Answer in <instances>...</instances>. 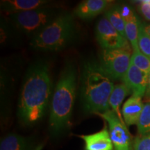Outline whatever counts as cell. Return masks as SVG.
I'll return each instance as SVG.
<instances>
[{"instance_id":"1","label":"cell","mask_w":150,"mask_h":150,"mask_svg":"<svg viewBox=\"0 0 150 150\" xmlns=\"http://www.w3.org/2000/svg\"><path fill=\"white\" fill-rule=\"evenodd\" d=\"M52 93V80L48 65H33L26 74L20 91L18 116L24 125L31 126L45 113Z\"/></svg>"},{"instance_id":"2","label":"cell","mask_w":150,"mask_h":150,"mask_svg":"<svg viewBox=\"0 0 150 150\" xmlns=\"http://www.w3.org/2000/svg\"><path fill=\"white\" fill-rule=\"evenodd\" d=\"M76 88V68L68 63L62 71L52 97L49 119L52 136H59L70 127Z\"/></svg>"},{"instance_id":"3","label":"cell","mask_w":150,"mask_h":150,"mask_svg":"<svg viewBox=\"0 0 150 150\" xmlns=\"http://www.w3.org/2000/svg\"><path fill=\"white\" fill-rule=\"evenodd\" d=\"M112 79L98 64L87 63L81 76V101L86 112L98 115L109 108V99L114 88Z\"/></svg>"},{"instance_id":"4","label":"cell","mask_w":150,"mask_h":150,"mask_svg":"<svg viewBox=\"0 0 150 150\" xmlns=\"http://www.w3.org/2000/svg\"><path fill=\"white\" fill-rule=\"evenodd\" d=\"M74 33L73 16L70 13L63 12L35 34L31 40L30 45L39 51H59L70 44Z\"/></svg>"},{"instance_id":"5","label":"cell","mask_w":150,"mask_h":150,"mask_svg":"<svg viewBox=\"0 0 150 150\" xmlns=\"http://www.w3.org/2000/svg\"><path fill=\"white\" fill-rule=\"evenodd\" d=\"M63 13L61 8L47 5L34 10L13 13L11 20L19 31L34 36Z\"/></svg>"},{"instance_id":"6","label":"cell","mask_w":150,"mask_h":150,"mask_svg":"<svg viewBox=\"0 0 150 150\" xmlns=\"http://www.w3.org/2000/svg\"><path fill=\"white\" fill-rule=\"evenodd\" d=\"M130 47L103 50L99 57V66L111 79L122 80L131 63Z\"/></svg>"},{"instance_id":"7","label":"cell","mask_w":150,"mask_h":150,"mask_svg":"<svg viewBox=\"0 0 150 150\" xmlns=\"http://www.w3.org/2000/svg\"><path fill=\"white\" fill-rule=\"evenodd\" d=\"M98 115L108 123L114 150H132V137L125 122L122 121L111 109L99 113Z\"/></svg>"},{"instance_id":"8","label":"cell","mask_w":150,"mask_h":150,"mask_svg":"<svg viewBox=\"0 0 150 150\" xmlns=\"http://www.w3.org/2000/svg\"><path fill=\"white\" fill-rule=\"evenodd\" d=\"M95 35L97 42L103 50L130 47L128 40L118 32L106 18H101L97 22Z\"/></svg>"},{"instance_id":"9","label":"cell","mask_w":150,"mask_h":150,"mask_svg":"<svg viewBox=\"0 0 150 150\" xmlns=\"http://www.w3.org/2000/svg\"><path fill=\"white\" fill-rule=\"evenodd\" d=\"M148 75L135 66L131 61L128 70L122 81L129 88L132 95L142 98L147 90Z\"/></svg>"},{"instance_id":"10","label":"cell","mask_w":150,"mask_h":150,"mask_svg":"<svg viewBox=\"0 0 150 150\" xmlns=\"http://www.w3.org/2000/svg\"><path fill=\"white\" fill-rule=\"evenodd\" d=\"M112 2L110 0H85L76 7L74 14L82 20H91L107 11Z\"/></svg>"},{"instance_id":"11","label":"cell","mask_w":150,"mask_h":150,"mask_svg":"<svg viewBox=\"0 0 150 150\" xmlns=\"http://www.w3.org/2000/svg\"><path fill=\"white\" fill-rule=\"evenodd\" d=\"M84 141V150H114L109 130L104 127L98 132L80 136Z\"/></svg>"},{"instance_id":"12","label":"cell","mask_w":150,"mask_h":150,"mask_svg":"<svg viewBox=\"0 0 150 150\" xmlns=\"http://www.w3.org/2000/svg\"><path fill=\"white\" fill-rule=\"evenodd\" d=\"M121 11L125 22V33L127 40L130 42L133 50H140L138 44V37L140 22L130 7L124 6L121 8Z\"/></svg>"},{"instance_id":"13","label":"cell","mask_w":150,"mask_h":150,"mask_svg":"<svg viewBox=\"0 0 150 150\" xmlns=\"http://www.w3.org/2000/svg\"><path fill=\"white\" fill-rule=\"evenodd\" d=\"M42 145H37L30 138L16 134H10L2 138L0 150H41Z\"/></svg>"},{"instance_id":"14","label":"cell","mask_w":150,"mask_h":150,"mask_svg":"<svg viewBox=\"0 0 150 150\" xmlns=\"http://www.w3.org/2000/svg\"><path fill=\"white\" fill-rule=\"evenodd\" d=\"M46 0H5L1 1V8L10 14L34 10L50 4Z\"/></svg>"},{"instance_id":"15","label":"cell","mask_w":150,"mask_h":150,"mask_svg":"<svg viewBox=\"0 0 150 150\" xmlns=\"http://www.w3.org/2000/svg\"><path fill=\"white\" fill-rule=\"evenodd\" d=\"M141 99L140 97L131 95L124 104L122 108V115L127 126L137 125L138 123L144 107Z\"/></svg>"},{"instance_id":"16","label":"cell","mask_w":150,"mask_h":150,"mask_svg":"<svg viewBox=\"0 0 150 150\" xmlns=\"http://www.w3.org/2000/svg\"><path fill=\"white\" fill-rule=\"evenodd\" d=\"M131 93V91L124 83L117 84L114 86L109 99V106L111 110L115 112L118 117L122 121L125 122L122 117L120 112V106L123 100Z\"/></svg>"},{"instance_id":"17","label":"cell","mask_w":150,"mask_h":150,"mask_svg":"<svg viewBox=\"0 0 150 150\" xmlns=\"http://www.w3.org/2000/svg\"><path fill=\"white\" fill-rule=\"evenodd\" d=\"M105 18L112 24V27L117 30L124 38H127L125 33V26L122 16L121 8L118 6L110 7L105 12Z\"/></svg>"},{"instance_id":"18","label":"cell","mask_w":150,"mask_h":150,"mask_svg":"<svg viewBox=\"0 0 150 150\" xmlns=\"http://www.w3.org/2000/svg\"><path fill=\"white\" fill-rule=\"evenodd\" d=\"M136 125L138 135L150 134V102L144 104L143 109Z\"/></svg>"},{"instance_id":"19","label":"cell","mask_w":150,"mask_h":150,"mask_svg":"<svg viewBox=\"0 0 150 150\" xmlns=\"http://www.w3.org/2000/svg\"><path fill=\"white\" fill-rule=\"evenodd\" d=\"M131 61L135 66L146 74H149L150 72V59L145 54L140 52V50H133Z\"/></svg>"},{"instance_id":"20","label":"cell","mask_w":150,"mask_h":150,"mask_svg":"<svg viewBox=\"0 0 150 150\" xmlns=\"http://www.w3.org/2000/svg\"><path fill=\"white\" fill-rule=\"evenodd\" d=\"M145 27L140 22L138 31V44L140 52L150 59V37L146 32Z\"/></svg>"},{"instance_id":"21","label":"cell","mask_w":150,"mask_h":150,"mask_svg":"<svg viewBox=\"0 0 150 150\" xmlns=\"http://www.w3.org/2000/svg\"><path fill=\"white\" fill-rule=\"evenodd\" d=\"M132 150H150V134L138 135L133 141Z\"/></svg>"},{"instance_id":"22","label":"cell","mask_w":150,"mask_h":150,"mask_svg":"<svg viewBox=\"0 0 150 150\" xmlns=\"http://www.w3.org/2000/svg\"><path fill=\"white\" fill-rule=\"evenodd\" d=\"M140 11L147 20H150V0L141 1L140 4Z\"/></svg>"},{"instance_id":"23","label":"cell","mask_w":150,"mask_h":150,"mask_svg":"<svg viewBox=\"0 0 150 150\" xmlns=\"http://www.w3.org/2000/svg\"><path fill=\"white\" fill-rule=\"evenodd\" d=\"M145 95L146 99H147V100L149 101L150 102V72L149 75H148L147 86V90H146V93Z\"/></svg>"},{"instance_id":"24","label":"cell","mask_w":150,"mask_h":150,"mask_svg":"<svg viewBox=\"0 0 150 150\" xmlns=\"http://www.w3.org/2000/svg\"><path fill=\"white\" fill-rule=\"evenodd\" d=\"M145 28L146 32H147V34L149 35V36L150 37V25L147 26V27H145Z\"/></svg>"}]
</instances>
